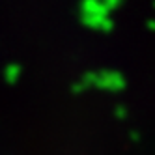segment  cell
Masks as SVG:
<instances>
[{"mask_svg":"<svg viewBox=\"0 0 155 155\" xmlns=\"http://www.w3.org/2000/svg\"><path fill=\"white\" fill-rule=\"evenodd\" d=\"M146 28H148L150 32H155V17H153V19H148V21H146Z\"/></svg>","mask_w":155,"mask_h":155,"instance_id":"5b68a950","label":"cell"},{"mask_svg":"<svg viewBox=\"0 0 155 155\" xmlns=\"http://www.w3.org/2000/svg\"><path fill=\"white\" fill-rule=\"evenodd\" d=\"M88 88H95V90L108 92V94H120L127 88V79H125V75L118 69L88 71L73 84V92L82 94Z\"/></svg>","mask_w":155,"mask_h":155,"instance_id":"7a4b0ae2","label":"cell"},{"mask_svg":"<svg viewBox=\"0 0 155 155\" xmlns=\"http://www.w3.org/2000/svg\"><path fill=\"white\" fill-rule=\"evenodd\" d=\"M129 140L138 142V140H140V133H138V131H131V133H129Z\"/></svg>","mask_w":155,"mask_h":155,"instance_id":"277c9868","label":"cell"},{"mask_svg":"<svg viewBox=\"0 0 155 155\" xmlns=\"http://www.w3.org/2000/svg\"><path fill=\"white\" fill-rule=\"evenodd\" d=\"M114 118L120 120V121L127 120V118H129V108H127V105H124V103L116 105V107H114Z\"/></svg>","mask_w":155,"mask_h":155,"instance_id":"3957f363","label":"cell"},{"mask_svg":"<svg viewBox=\"0 0 155 155\" xmlns=\"http://www.w3.org/2000/svg\"><path fill=\"white\" fill-rule=\"evenodd\" d=\"M121 8L120 0H105V2H95V0H86L79 6V17L81 23L86 28H92L95 32H108L114 30V19L112 12Z\"/></svg>","mask_w":155,"mask_h":155,"instance_id":"6da1fadb","label":"cell"},{"mask_svg":"<svg viewBox=\"0 0 155 155\" xmlns=\"http://www.w3.org/2000/svg\"><path fill=\"white\" fill-rule=\"evenodd\" d=\"M153 9H155V4H153Z\"/></svg>","mask_w":155,"mask_h":155,"instance_id":"8992f818","label":"cell"}]
</instances>
